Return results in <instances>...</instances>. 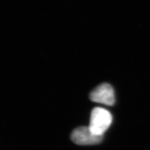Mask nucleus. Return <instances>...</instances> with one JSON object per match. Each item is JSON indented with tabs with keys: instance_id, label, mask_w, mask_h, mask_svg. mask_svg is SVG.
Listing matches in <instances>:
<instances>
[{
	"instance_id": "7ed1b4c3",
	"label": "nucleus",
	"mask_w": 150,
	"mask_h": 150,
	"mask_svg": "<svg viewBox=\"0 0 150 150\" xmlns=\"http://www.w3.org/2000/svg\"><path fill=\"white\" fill-rule=\"evenodd\" d=\"M91 101L111 106L115 104V96L112 87L110 84L103 83L91 91L90 95Z\"/></svg>"
},
{
	"instance_id": "f257e3e1",
	"label": "nucleus",
	"mask_w": 150,
	"mask_h": 150,
	"mask_svg": "<svg viewBox=\"0 0 150 150\" xmlns=\"http://www.w3.org/2000/svg\"><path fill=\"white\" fill-rule=\"evenodd\" d=\"M112 120L110 112L102 108H95L91 112L89 128L95 134L103 135Z\"/></svg>"
},
{
	"instance_id": "f03ea898",
	"label": "nucleus",
	"mask_w": 150,
	"mask_h": 150,
	"mask_svg": "<svg viewBox=\"0 0 150 150\" xmlns=\"http://www.w3.org/2000/svg\"><path fill=\"white\" fill-rule=\"evenodd\" d=\"M103 135H98L92 132L88 127L81 126L75 129L71 134L73 142L79 145H92L100 143Z\"/></svg>"
}]
</instances>
